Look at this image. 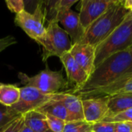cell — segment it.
Instances as JSON below:
<instances>
[{"mask_svg": "<svg viewBox=\"0 0 132 132\" xmlns=\"http://www.w3.org/2000/svg\"><path fill=\"white\" fill-rule=\"evenodd\" d=\"M130 73H132V46L105 59L94 69L85 84L71 94L82 98L93 91L108 87Z\"/></svg>", "mask_w": 132, "mask_h": 132, "instance_id": "obj_1", "label": "cell"}, {"mask_svg": "<svg viewBox=\"0 0 132 132\" xmlns=\"http://www.w3.org/2000/svg\"><path fill=\"white\" fill-rule=\"evenodd\" d=\"M130 12L123 1L113 0L107 10L85 30L80 43L96 48L125 21Z\"/></svg>", "mask_w": 132, "mask_h": 132, "instance_id": "obj_2", "label": "cell"}, {"mask_svg": "<svg viewBox=\"0 0 132 132\" xmlns=\"http://www.w3.org/2000/svg\"><path fill=\"white\" fill-rule=\"evenodd\" d=\"M132 46V12L125 21L95 48L94 68L110 56Z\"/></svg>", "mask_w": 132, "mask_h": 132, "instance_id": "obj_3", "label": "cell"}, {"mask_svg": "<svg viewBox=\"0 0 132 132\" xmlns=\"http://www.w3.org/2000/svg\"><path fill=\"white\" fill-rule=\"evenodd\" d=\"M18 77L24 86L36 88L46 94L60 93L67 87V81L63 77L62 70L53 71L47 66L33 77L23 73H19Z\"/></svg>", "mask_w": 132, "mask_h": 132, "instance_id": "obj_4", "label": "cell"}, {"mask_svg": "<svg viewBox=\"0 0 132 132\" xmlns=\"http://www.w3.org/2000/svg\"><path fill=\"white\" fill-rule=\"evenodd\" d=\"M46 35L43 41V60H46L51 56L60 57L64 53L70 52L73 43L67 32L60 26L58 22H50L48 23Z\"/></svg>", "mask_w": 132, "mask_h": 132, "instance_id": "obj_5", "label": "cell"}, {"mask_svg": "<svg viewBox=\"0 0 132 132\" xmlns=\"http://www.w3.org/2000/svg\"><path fill=\"white\" fill-rule=\"evenodd\" d=\"M45 21L43 2L37 4L33 13L24 10L15 16V25L41 46L46 35V29L44 26Z\"/></svg>", "mask_w": 132, "mask_h": 132, "instance_id": "obj_6", "label": "cell"}, {"mask_svg": "<svg viewBox=\"0 0 132 132\" xmlns=\"http://www.w3.org/2000/svg\"><path fill=\"white\" fill-rule=\"evenodd\" d=\"M20 88L19 101L11 108L23 115L29 111H36L42 105L52 99V94H44L32 87H22Z\"/></svg>", "mask_w": 132, "mask_h": 132, "instance_id": "obj_7", "label": "cell"}, {"mask_svg": "<svg viewBox=\"0 0 132 132\" xmlns=\"http://www.w3.org/2000/svg\"><path fill=\"white\" fill-rule=\"evenodd\" d=\"M84 121L93 125L102 121L109 114L108 98L91 97L81 98Z\"/></svg>", "mask_w": 132, "mask_h": 132, "instance_id": "obj_8", "label": "cell"}, {"mask_svg": "<svg viewBox=\"0 0 132 132\" xmlns=\"http://www.w3.org/2000/svg\"><path fill=\"white\" fill-rule=\"evenodd\" d=\"M113 0H82L79 12L80 22L86 30L109 7Z\"/></svg>", "mask_w": 132, "mask_h": 132, "instance_id": "obj_9", "label": "cell"}, {"mask_svg": "<svg viewBox=\"0 0 132 132\" xmlns=\"http://www.w3.org/2000/svg\"><path fill=\"white\" fill-rule=\"evenodd\" d=\"M58 22L62 24L63 29L69 35L73 44L81 42L85 30L80 24L79 13H77L71 9L65 10L59 15Z\"/></svg>", "mask_w": 132, "mask_h": 132, "instance_id": "obj_10", "label": "cell"}, {"mask_svg": "<svg viewBox=\"0 0 132 132\" xmlns=\"http://www.w3.org/2000/svg\"><path fill=\"white\" fill-rule=\"evenodd\" d=\"M69 53L78 65L90 76L94 69L95 47L87 43H78L73 44Z\"/></svg>", "mask_w": 132, "mask_h": 132, "instance_id": "obj_11", "label": "cell"}, {"mask_svg": "<svg viewBox=\"0 0 132 132\" xmlns=\"http://www.w3.org/2000/svg\"><path fill=\"white\" fill-rule=\"evenodd\" d=\"M60 59L65 68L68 81L75 85L73 90L82 87L88 80L87 73L78 65L69 52L64 53Z\"/></svg>", "mask_w": 132, "mask_h": 132, "instance_id": "obj_12", "label": "cell"}, {"mask_svg": "<svg viewBox=\"0 0 132 132\" xmlns=\"http://www.w3.org/2000/svg\"><path fill=\"white\" fill-rule=\"evenodd\" d=\"M52 99L63 104L69 114L70 121H84L82 100L80 97L71 93L60 92L52 94Z\"/></svg>", "mask_w": 132, "mask_h": 132, "instance_id": "obj_13", "label": "cell"}, {"mask_svg": "<svg viewBox=\"0 0 132 132\" xmlns=\"http://www.w3.org/2000/svg\"><path fill=\"white\" fill-rule=\"evenodd\" d=\"M77 0H56L43 2V10L45 14V20L50 22H58L59 15L65 10L70 9Z\"/></svg>", "mask_w": 132, "mask_h": 132, "instance_id": "obj_14", "label": "cell"}, {"mask_svg": "<svg viewBox=\"0 0 132 132\" xmlns=\"http://www.w3.org/2000/svg\"><path fill=\"white\" fill-rule=\"evenodd\" d=\"M109 116H113L132 109V94H121L107 97Z\"/></svg>", "mask_w": 132, "mask_h": 132, "instance_id": "obj_15", "label": "cell"}, {"mask_svg": "<svg viewBox=\"0 0 132 132\" xmlns=\"http://www.w3.org/2000/svg\"><path fill=\"white\" fill-rule=\"evenodd\" d=\"M23 117L25 125L34 132H53L48 126L45 114L33 111L23 114Z\"/></svg>", "mask_w": 132, "mask_h": 132, "instance_id": "obj_16", "label": "cell"}, {"mask_svg": "<svg viewBox=\"0 0 132 132\" xmlns=\"http://www.w3.org/2000/svg\"><path fill=\"white\" fill-rule=\"evenodd\" d=\"M36 111L40 112L43 114H49L55 118L62 119L66 122L70 121L69 114L63 104L53 99L42 105L39 108L36 110Z\"/></svg>", "mask_w": 132, "mask_h": 132, "instance_id": "obj_17", "label": "cell"}, {"mask_svg": "<svg viewBox=\"0 0 132 132\" xmlns=\"http://www.w3.org/2000/svg\"><path fill=\"white\" fill-rule=\"evenodd\" d=\"M20 88L15 85L4 84L0 87V104L11 108L15 104L19 99Z\"/></svg>", "mask_w": 132, "mask_h": 132, "instance_id": "obj_18", "label": "cell"}, {"mask_svg": "<svg viewBox=\"0 0 132 132\" xmlns=\"http://www.w3.org/2000/svg\"><path fill=\"white\" fill-rule=\"evenodd\" d=\"M21 114L12 108L5 107L0 104V132H3Z\"/></svg>", "mask_w": 132, "mask_h": 132, "instance_id": "obj_19", "label": "cell"}, {"mask_svg": "<svg viewBox=\"0 0 132 132\" xmlns=\"http://www.w3.org/2000/svg\"><path fill=\"white\" fill-rule=\"evenodd\" d=\"M63 132H91V125L85 121H73L66 123Z\"/></svg>", "mask_w": 132, "mask_h": 132, "instance_id": "obj_20", "label": "cell"}, {"mask_svg": "<svg viewBox=\"0 0 132 132\" xmlns=\"http://www.w3.org/2000/svg\"><path fill=\"white\" fill-rule=\"evenodd\" d=\"M46 115V121L48 124L49 128H50V130L53 132H63L64 130L65 125H66V121L55 118L53 116L49 115V114H45Z\"/></svg>", "mask_w": 132, "mask_h": 132, "instance_id": "obj_21", "label": "cell"}, {"mask_svg": "<svg viewBox=\"0 0 132 132\" xmlns=\"http://www.w3.org/2000/svg\"><path fill=\"white\" fill-rule=\"evenodd\" d=\"M102 121L107 122H121V121H127V122H132V109L125 111L120 114L109 116L105 118Z\"/></svg>", "mask_w": 132, "mask_h": 132, "instance_id": "obj_22", "label": "cell"}, {"mask_svg": "<svg viewBox=\"0 0 132 132\" xmlns=\"http://www.w3.org/2000/svg\"><path fill=\"white\" fill-rule=\"evenodd\" d=\"M91 132H114V123L100 121L91 125Z\"/></svg>", "mask_w": 132, "mask_h": 132, "instance_id": "obj_23", "label": "cell"}, {"mask_svg": "<svg viewBox=\"0 0 132 132\" xmlns=\"http://www.w3.org/2000/svg\"><path fill=\"white\" fill-rule=\"evenodd\" d=\"M5 4L8 9L11 12H15V15L26 10L25 2L22 0H6Z\"/></svg>", "mask_w": 132, "mask_h": 132, "instance_id": "obj_24", "label": "cell"}, {"mask_svg": "<svg viewBox=\"0 0 132 132\" xmlns=\"http://www.w3.org/2000/svg\"><path fill=\"white\" fill-rule=\"evenodd\" d=\"M24 125V117L23 115H21L19 118L15 119L3 132H20Z\"/></svg>", "mask_w": 132, "mask_h": 132, "instance_id": "obj_25", "label": "cell"}, {"mask_svg": "<svg viewBox=\"0 0 132 132\" xmlns=\"http://www.w3.org/2000/svg\"><path fill=\"white\" fill-rule=\"evenodd\" d=\"M114 132H132V122H114Z\"/></svg>", "mask_w": 132, "mask_h": 132, "instance_id": "obj_26", "label": "cell"}, {"mask_svg": "<svg viewBox=\"0 0 132 132\" xmlns=\"http://www.w3.org/2000/svg\"><path fill=\"white\" fill-rule=\"evenodd\" d=\"M15 43H16V39L12 36H8L0 39V53Z\"/></svg>", "mask_w": 132, "mask_h": 132, "instance_id": "obj_27", "label": "cell"}, {"mask_svg": "<svg viewBox=\"0 0 132 132\" xmlns=\"http://www.w3.org/2000/svg\"><path fill=\"white\" fill-rule=\"evenodd\" d=\"M123 3H124L125 7L128 10H129L130 12H132V0H125V1H123Z\"/></svg>", "mask_w": 132, "mask_h": 132, "instance_id": "obj_28", "label": "cell"}, {"mask_svg": "<svg viewBox=\"0 0 132 132\" xmlns=\"http://www.w3.org/2000/svg\"><path fill=\"white\" fill-rule=\"evenodd\" d=\"M20 132H34L31 128H29V127H27L26 125H24V126L22 127V128L21 129Z\"/></svg>", "mask_w": 132, "mask_h": 132, "instance_id": "obj_29", "label": "cell"}, {"mask_svg": "<svg viewBox=\"0 0 132 132\" xmlns=\"http://www.w3.org/2000/svg\"><path fill=\"white\" fill-rule=\"evenodd\" d=\"M2 83H0V87H1V85H2Z\"/></svg>", "mask_w": 132, "mask_h": 132, "instance_id": "obj_30", "label": "cell"}]
</instances>
